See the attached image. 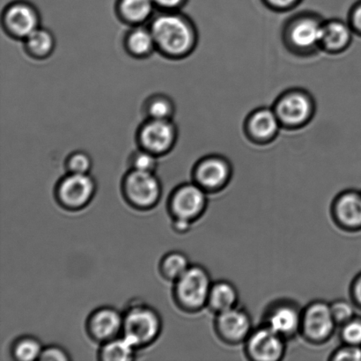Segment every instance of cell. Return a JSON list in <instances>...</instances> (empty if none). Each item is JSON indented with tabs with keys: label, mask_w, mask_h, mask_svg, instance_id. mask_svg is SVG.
<instances>
[{
	"label": "cell",
	"mask_w": 361,
	"mask_h": 361,
	"mask_svg": "<svg viewBox=\"0 0 361 361\" xmlns=\"http://www.w3.org/2000/svg\"><path fill=\"white\" fill-rule=\"evenodd\" d=\"M281 130V123L271 107L253 109L243 122L244 135L256 146H268L274 142Z\"/></svg>",
	"instance_id": "obj_15"
},
{
	"label": "cell",
	"mask_w": 361,
	"mask_h": 361,
	"mask_svg": "<svg viewBox=\"0 0 361 361\" xmlns=\"http://www.w3.org/2000/svg\"><path fill=\"white\" fill-rule=\"evenodd\" d=\"M188 0H153L155 7L160 8L164 12H172L178 11L185 5Z\"/></svg>",
	"instance_id": "obj_36"
},
{
	"label": "cell",
	"mask_w": 361,
	"mask_h": 361,
	"mask_svg": "<svg viewBox=\"0 0 361 361\" xmlns=\"http://www.w3.org/2000/svg\"><path fill=\"white\" fill-rule=\"evenodd\" d=\"M97 189V182L90 174L67 173L55 186V200L66 211H81L93 200Z\"/></svg>",
	"instance_id": "obj_7"
},
{
	"label": "cell",
	"mask_w": 361,
	"mask_h": 361,
	"mask_svg": "<svg viewBox=\"0 0 361 361\" xmlns=\"http://www.w3.org/2000/svg\"><path fill=\"white\" fill-rule=\"evenodd\" d=\"M212 283L207 268L200 264H191L173 283L172 297L176 306L184 313L200 312L207 306Z\"/></svg>",
	"instance_id": "obj_4"
},
{
	"label": "cell",
	"mask_w": 361,
	"mask_h": 361,
	"mask_svg": "<svg viewBox=\"0 0 361 361\" xmlns=\"http://www.w3.org/2000/svg\"><path fill=\"white\" fill-rule=\"evenodd\" d=\"M126 51L133 58L145 59L157 51L153 34L149 27L135 26L126 35L125 38Z\"/></svg>",
	"instance_id": "obj_22"
},
{
	"label": "cell",
	"mask_w": 361,
	"mask_h": 361,
	"mask_svg": "<svg viewBox=\"0 0 361 361\" xmlns=\"http://www.w3.org/2000/svg\"><path fill=\"white\" fill-rule=\"evenodd\" d=\"M178 135V128L172 120L147 118L137 130V140L141 149L161 157L174 148Z\"/></svg>",
	"instance_id": "obj_11"
},
{
	"label": "cell",
	"mask_w": 361,
	"mask_h": 361,
	"mask_svg": "<svg viewBox=\"0 0 361 361\" xmlns=\"http://www.w3.org/2000/svg\"><path fill=\"white\" fill-rule=\"evenodd\" d=\"M149 28L157 51L166 58L185 59L197 48V27L192 20L179 11L162 12L151 20Z\"/></svg>",
	"instance_id": "obj_1"
},
{
	"label": "cell",
	"mask_w": 361,
	"mask_h": 361,
	"mask_svg": "<svg viewBox=\"0 0 361 361\" xmlns=\"http://www.w3.org/2000/svg\"><path fill=\"white\" fill-rule=\"evenodd\" d=\"M302 309L291 300H278L265 310L263 324L286 341L300 334Z\"/></svg>",
	"instance_id": "obj_13"
},
{
	"label": "cell",
	"mask_w": 361,
	"mask_h": 361,
	"mask_svg": "<svg viewBox=\"0 0 361 361\" xmlns=\"http://www.w3.org/2000/svg\"><path fill=\"white\" fill-rule=\"evenodd\" d=\"M208 193L194 182L176 187L169 197L167 208L172 219L196 222L207 211Z\"/></svg>",
	"instance_id": "obj_9"
},
{
	"label": "cell",
	"mask_w": 361,
	"mask_h": 361,
	"mask_svg": "<svg viewBox=\"0 0 361 361\" xmlns=\"http://www.w3.org/2000/svg\"><path fill=\"white\" fill-rule=\"evenodd\" d=\"M355 306V303L343 299L335 300L330 303L332 317L338 327H341L356 317Z\"/></svg>",
	"instance_id": "obj_30"
},
{
	"label": "cell",
	"mask_w": 361,
	"mask_h": 361,
	"mask_svg": "<svg viewBox=\"0 0 361 361\" xmlns=\"http://www.w3.org/2000/svg\"><path fill=\"white\" fill-rule=\"evenodd\" d=\"M24 47L31 58H49L55 49V38L51 31L39 27L25 39Z\"/></svg>",
	"instance_id": "obj_23"
},
{
	"label": "cell",
	"mask_w": 361,
	"mask_h": 361,
	"mask_svg": "<svg viewBox=\"0 0 361 361\" xmlns=\"http://www.w3.org/2000/svg\"><path fill=\"white\" fill-rule=\"evenodd\" d=\"M331 361H361V346L343 344L332 352Z\"/></svg>",
	"instance_id": "obj_32"
},
{
	"label": "cell",
	"mask_w": 361,
	"mask_h": 361,
	"mask_svg": "<svg viewBox=\"0 0 361 361\" xmlns=\"http://www.w3.org/2000/svg\"><path fill=\"white\" fill-rule=\"evenodd\" d=\"M286 339L267 325L254 328L244 342V352L252 361H279L286 352Z\"/></svg>",
	"instance_id": "obj_12"
},
{
	"label": "cell",
	"mask_w": 361,
	"mask_h": 361,
	"mask_svg": "<svg viewBox=\"0 0 361 361\" xmlns=\"http://www.w3.org/2000/svg\"><path fill=\"white\" fill-rule=\"evenodd\" d=\"M233 165L221 154H209L197 161L192 169V182L208 194L221 192L233 178Z\"/></svg>",
	"instance_id": "obj_10"
},
{
	"label": "cell",
	"mask_w": 361,
	"mask_h": 361,
	"mask_svg": "<svg viewBox=\"0 0 361 361\" xmlns=\"http://www.w3.org/2000/svg\"><path fill=\"white\" fill-rule=\"evenodd\" d=\"M145 114L149 119L172 120L175 114L174 102L167 95H152L144 104Z\"/></svg>",
	"instance_id": "obj_27"
},
{
	"label": "cell",
	"mask_w": 361,
	"mask_h": 361,
	"mask_svg": "<svg viewBox=\"0 0 361 361\" xmlns=\"http://www.w3.org/2000/svg\"><path fill=\"white\" fill-rule=\"evenodd\" d=\"M239 292L232 282L218 281L212 283L209 293L207 309L215 314L238 306Z\"/></svg>",
	"instance_id": "obj_20"
},
{
	"label": "cell",
	"mask_w": 361,
	"mask_h": 361,
	"mask_svg": "<svg viewBox=\"0 0 361 361\" xmlns=\"http://www.w3.org/2000/svg\"><path fill=\"white\" fill-rule=\"evenodd\" d=\"M353 302L361 309V274L355 279L350 289Z\"/></svg>",
	"instance_id": "obj_37"
},
{
	"label": "cell",
	"mask_w": 361,
	"mask_h": 361,
	"mask_svg": "<svg viewBox=\"0 0 361 361\" xmlns=\"http://www.w3.org/2000/svg\"><path fill=\"white\" fill-rule=\"evenodd\" d=\"M253 329L250 314L239 306L215 314V334L226 345L244 344Z\"/></svg>",
	"instance_id": "obj_14"
},
{
	"label": "cell",
	"mask_w": 361,
	"mask_h": 361,
	"mask_svg": "<svg viewBox=\"0 0 361 361\" xmlns=\"http://www.w3.org/2000/svg\"><path fill=\"white\" fill-rule=\"evenodd\" d=\"M348 23L353 33L361 37V0L357 1L349 11Z\"/></svg>",
	"instance_id": "obj_35"
},
{
	"label": "cell",
	"mask_w": 361,
	"mask_h": 361,
	"mask_svg": "<svg viewBox=\"0 0 361 361\" xmlns=\"http://www.w3.org/2000/svg\"><path fill=\"white\" fill-rule=\"evenodd\" d=\"M193 223L185 221V219H172V228L178 235H184L190 231Z\"/></svg>",
	"instance_id": "obj_38"
},
{
	"label": "cell",
	"mask_w": 361,
	"mask_h": 361,
	"mask_svg": "<svg viewBox=\"0 0 361 361\" xmlns=\"http://www.w3.org/2000/svg\"><path fill=\"white\" fill-rule=\"evenodd\" d=\"M261 1L272 12L285 13L295 10L302 4V0H261Z\"/></svg>",
	"instance_id": "obj_33"
},
{
	"label": "cell",
	"mask_w": 361,
	"mask_h": 361,
	"mask_svg": "<svg viewBox=\"0 0 361 361\" xmlns=\"http://www.w3.org/2000/svg\"><path fill=\"white\" fill-rule=\"evenodd\" d=\"M158 158L157 155L139 148V149L130 154L128 161L130 169L155 172L158 167Z\"/></svg>",
	"instance_id": "obj_28"
},
{
	"label": "cell",
	"mask_w": 361,
	"mask_h": 361,
	"mask_svg": "<svg viewBox=\"0 0 361 361\" xmlns=\"http://www.w3.org/2000/svg\"><path fill=\"white\" fill-rule=\"evenodd\" d=\"M331 217L338 228L345 232L361 229V193L355 190L342 191L331 205Z\"/></svg>",
	"instance_id": "obj_18"
},
{
	"label": "cell",
	"mask_w": 361,
	"mask_h": 361,
	"mask_svg": "<svg viewBox=\"0 0 361 361\" xmlns=\"http://www.w3.org/2000/svg\"><path fill=\"white\" fill-rule=\"evenodd\" d=\"M161 331V314L147 303L133 300L123 312L122 336L137 350L153 345Z\"/></svg>",
	"instance_id": "obj_3"
},
{
	"label": "cell",
	"mask_w": 361,
	"mask_h": 361,
	"mask_svg": "<svg viewBox=\"0 0 361 361\" xmlns=\"http://www.w3.org/2000/svg\"><path fill=\"white\" fill-rule=\"evenodd\" d=\"M123 324V312L116 307L105 306L94 310L86 322L88 337L98 344L121 337Z\"/></svg>",
	"instance_id": "obj_16"
},
{
	"label": "cell",
	"mask_w": 361,
	"mask_h": 361,
	"mask_svg": "<svg viewBox=\"0 0 361 361\" xmlns=\"http://www.w3.org/2000/svg\"><path fill=\"white\" fill-rule=\"evenodd\" d=\"M330 303L317 300L302 309L300 334L310 344L324 345L330 341L337 329Z\"/></svg>",
	"instance_id": "obj_8"
},
{
	"label": "cell",
	"mask_w": 361,
	"mask_h": 361,
	"mask_svg": "<svg viewBox=\"0 0 361 361\" xmlns=\"http://www.w3.org/2000/svg\"><path fill=\"white\" fill-rule=\"evenodd\" d=\"M190 265L189 258L185 254L180 251H171L161 257L159 263V272L165 281L174 283Z\"/></svg>",
	"instance_id": "obj_25"
},
{
	"label": "cell",
	"mask_w": 361,
	"mask_h": 361,
	"mask_svg": "<svg viewBox=\"0 0 361 361\" xmlns=\"http://www.w3.org/2000/svg\"><path fill=\"white\" fill-rule=\"evenodd\" d=\"M98 360L101 361H130L136 359L137 350L121 336L100 345Z\"/></svg>",
	"instance_id": "obj_24"
},
{
	"label": "cell",
	"mask_w": 361,
	"mask_h": 361,
	"mask_svg": "<svg viewBox=\"0 0 361 361\" xmlns=\"http://www.w3.org/2000/svg\"><path fill=\"white\" fill-rule=\"evenodd\" d=\"M353 31L348 21L341 19L325 20L321 40V51L329 55L345 52L353 41Z\"/></svg>",
	"instance_id": "obj_19"
},
{
	"label": "cell",
	"mask_w": 361,
	"mask_h": 361,
	"mask_svg": "<svg viewBox=\"0 0 361 361\" xmlns=\"http://www.w3.org/2000/svg\"><path fill=\"white\" fill-rule=\"evenodd\" d=\"M154 8L153 0H118L116 4L119 19L133 27L150 20Z\"/></svg>",
	"instance_id": "obj_21"
},
{
	"label": "cell",
	"mask_w": 361,
	"mask_h": 361,
	"mask_svg": "<svg viewBox=\"0 0 361 361\" xmlns=\"http://www.w3.org/2000/svg\"><path fill=\"white\" fill-rule=\"evenodd\" d=\"M2 24L9 37L25 40L40 27V17L30 4L17 1L10 4L4 11Z\"/></svg>",
	"instance_id": "obj_17"
},
{
	"label": "cell",
	"mask_w": 361,
	"mask_h": 361,
	"mask_svg": "<svg viewBox=\"0 0 361 361\" xmlns=\"http://www.w3.org/2000/svg\"><path fill=\"white\" fill-rule=\"evenodd\" d=\"M44 346L33 336H23L16 339L11 345V355L17 361L39 360Z\"/></svg>",
	"instance_id": "obj_26"
},
{
	"label": "cell",
	"mask_w": 361,
	"mask_h": 361,
	"mask_svg": "<svg viewBox=\"0 0 361 361\" xmlns=\"http://www.w3.org/2000/svg\"><path fill=\"white\" fill-rule=\"evenodd\" d=\"M123 200L137 211H149L160 202L162 186L155 172L129 169L121 183Z\"/></svg>",
	"instance_id": "obj_6"
},
{
	"label": "cell",
	"mask_w": 361,
	"mask_h": 361,
	"mask_svg": "<svg viewBox=\"0 0 361 361\" xmlns=\"http://www.w3.org/2000/svg\"><path fill=\"white\" fill-rule=\"evenodd\" d=\"M271 108L283 130H299L312 122L317 112V102L310 91L292 87L282 92Z\"/></svg>",
	"instance_id": "obj_5"
},
{
	"label": "cell",
	"mask_w": 361,
	"mask_h": 361,
	"mask_svg": "<svg viewBox=\"0 0 361 361\" xmlns=\"http://www.w3.org/2000/svg\"><path fill=\"white\" fill-rule=\"evenodd\" d=\"M325 19L313 11H302L290 16L281 27V41L290 54L309 59L321 51Z\"/></svg>",
	"instance_id": "obj_2"
},
{
	"label": "cell",
	"mask_w": 361,
	"mask_h": 361,
	"mask_svg": "<svg viewBox=\"0 0 361 361\" xmlns=\"http://www.w3.org/2000/svg\"><path fill=\"white\" fill-rule=\"evenodd\" d=\"M92 167V158L83 151L74 152L66 161V171L71 174H90Z\"/></svg>",
	"instance_id": "obj_29"
},
{
	"label": "cell",
	"mask_w": 361,
	"mask_h": 361,
	"mask_svg": "<svg viewBox=\"0 0 361 361\" xmlns=\"http://www.w3.org/2000/svg\"><path fill=\"white\" fill-rule=\"evenodd\" d=\"M339 328L343 344L361 346V318L355 317Z\"/></svg>",
	"instance_id": "obj_31"
},
{
	"label": "cell",
	"mask_w": 361,
	"mask_h": 361,
	"mask_svg": "<svg viewBox=\"0 0 361 361\" xmlns=\"http://www.w3.org/2000/svg\"><path fill=\"white\" fill-rule=\"evenodd\" d=\"M70 360L71 356L68 352L56 345L44 346L39 358L41 361H68Z\"/></svg>",
	"instance_id": "obj_34"
}]
</instances>
